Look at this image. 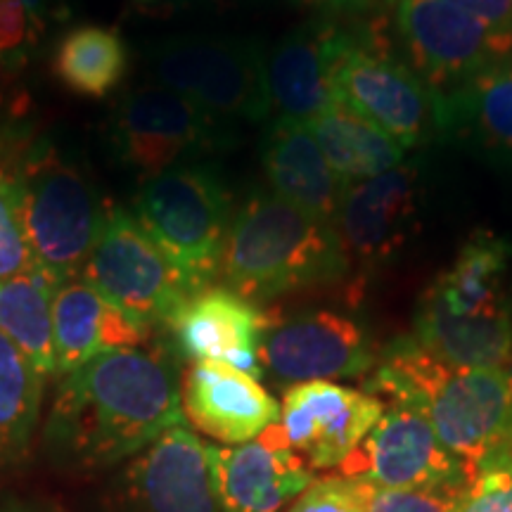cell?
Returning <instances> with one entry per match:
<instances>
[{
	"label": "cell",
	"instance_id": "6da1fadb",
	"mask_svg": "<svg viewBox=\"0 0 512 512\" xmlns=\"http://www.w3.org/2000/svg\"><path fill=\"white\" fill-rule=\"evenodd\" d=\"M176 425L185 420L171 356L117 349L60 377L46 439L60 458L95 470L136 458Z\"/></svg>",
	"mask_w": 512,
	"mask_h": 512
},
{
	"label": "cell",
	"instance_id": "7a4b0ae2",
	"mask_svg": "<svg viewBox=\"0 0 512 512\" xmlns=\"http://www.w3.org/2000/svg\"><path fill=\"white\" fill-rule=\"evenodd\" d=\"M368 392L430 420L448 451L470 472L512 434V394L503 368H458L411 337L384 351Z\"/></svg>",
	"mask_w": 512,
	"mask_h": 512
},
{
	"label": "cell",
	"instance_id": "3957f363",
	"mask_svg": "<svg viewBox=\"0 0 512 512\" xmlns=\"http://www.w3.org/2000/svg\"><path fill=\"white\" fill-rule=\"evenodd\" d=\"M226 287L249 302L339 283L349 275L335 223L256 192L235 211L219 261Z\"/></svg>",
	"mask_w": 512,
	"mask_h": 512
},
{
	"label": "cell",
	"instance_id": "277c9868",
	"mask_svg": "<svg viewBox=\"0 0 512 512\" xmlns=\"http://www.w3.org/2000/svg\"><path fill=\"white\" fill-rule=\"evenodd\" d=\"M19 188V214L36 264L64 280L74 278L105 223L91 178L50 143L31 145L12 164Z\"/></svg>",
	"mask_w": 512,
	"mask_h": 512
},
{
	"label": "cell",
	"instance_id": "5b68a950",
	"mask_svg": "<svg viewBox=\"0 0 512 512\" xmlns=\"http://www.w3.org/2000/svg\"><path fill=\"white\" fill-rule=\"evenodd\" d=\"M230 207L221 176L204 164H181L147 178L133 202L140 226L195 290L219 275Z\"/></svg>",
	"mask_w": 512,
	"mask_h": 512
},
{
	"label": "cell",
	"instance_id": "8992f818",
	"mask_svg": "<svg viewBox=\"0 0 512 512\" xmlns=\"http://www.w3.org/2000/svg\"><path fill=\"white\" fill-rule=\"evenodd\" d=\"M155 83L219 119L264 121L271 114L268 50L256 38L178 34L145 50Z\"/></svg>",
	"mask_w": 512,
	"mask_h": 512
},
{
	"label": "cell",
	"instance_id": "52a82bcc",
	"mask_svg": "<svg viewBox=\"0 0 512 512\" xmlns=\"http://www.w3.org/2000/svg\"><path fill=\"white\" fill-rule=\"evenodd\" d=\"M81 278L150 330H166L185 299L197 292L124 207L107 209Z\"/></svg>",
	"mask_w": 512,
	"mask_h": 512
},
{
	"label": "cell",
	"instance_id": "ba28073f",
	"mask_svg": "<svg viewBox=\"0 0 512 512\" xmlns=\"http://www.w3.org/2000/svg\"><path fill=\"white\" fill-rule=\"evenodd\" d=\"M117 157L147 178L192 164L228 145L221 119L169 88L150 83L121 98L112 124Z\"/></svg>",
	"mask_w": 512,
	"mask_h": 512
},
{
	"label": "cell",
	"instance_id": "9c48e42d",
	"mask_svg": "<svg viewBox=\"0 0 512 512\" xmlns=\"http://www.w3.org/2000/svg\"><path fill=\"white\" fill-rule=\"evenodd\" d=\"M335 95L349 110L392 136L403 150L441 131V95L389 50L356 34H351L337 64Z\"/></svg>",
	"mask_w": 512,
	"mask_h": 512
},
{
	"label": "cell",
	"instance_id": "30bf717a",
	"mask_svg": "<svg viewBox=\"0 0 512 512\" xmlns=\"http://www.w3.org/2000/svg\"><path fill=\"white\" fill-rule=\"evenodd\" d=\"M396 31L420 79L439 95L512 60V36L496 34L448 0H399Z\"/></svg>",
	"mask_w": 512,
	"mask_h": 512
},
{
	"label": "cell",
	"instance_id": "8fae6325",
	"mask_svg": "<svg viewBox=\"0 0 512 512\" xmlns=\"http://www.w3.org/2000/svg\"><path fill=\"white\" fill-rule=\"evenodd\" d=\"M256 356L261 373L285 384L363 377L380 363L368 332L335 311L271 316Z\"/></svg>",
	"mask_w": 512,
	"mask_h": 512
},
{
	"label": "cell",
	"instance_id": "7c38bea8",
	"mask_svg": "<svg viewBox=\"0 0 512 512\" xmlns=\"http://www.w3.org/2000/svg\"><path fill=\"white\" fill-rule=\"evenodd\" d=\"M339 470L342 477L366 479L380 489H437L472 479L425 415L392 401L384 403L382 418Z\"/></svg>",
	"mask_w": 512,
	"mask_h": 512
},
{
	"label": "cell",
	"instance_id": "4fadbf2b",
	"mask_svg": "<svg viewBox=\"0 0 512 512\" xmlns=\"http://www.w3.org/2000/svg\"><path fill=\"white\" fill-rule=\"evenodd\" d=\"M107 512H221L209 444L185 425L166 430L124 467Z\"/></svg>",
	"mask_w": 512,
	"mask_h": 512
},
{
	"label": "cell",
	"instance_id": "5bb4252c",
	"mask_svg": "<svg viewBox=\"0 0 512 512\" xmlns=\"http://www.w3.org/2000/svg\"><path fill=\"white\" fill-rule=\"evenodd\" d=\"M382 411L384 401L375 394L311 380L285 389L280 427L287 446L311 470H335L361 446Z\"/></svg>",
	"mask_w": 512,
	"mask_h": 512
},
{
	"label": "cell",
	"instance_id": "9a60e30c",
	"mask_svg": "<svg viewBox=\"0 0 512 512\" xmlns=\"http://www.w3.org/2000/svg\"><path fill=\"white\" fill-rule=\"evenodd\" d=\"M418 216V166L401 164L387 174L351 185L335 221L349 273H370L394 261L418 233Z\"/></svg>",
	"mask_w": 512,
	"mask_h": 512
},
{
	"label": "cell",
	"instance_id": "2e32d148",
	"mask_svg": "<svg viewBox=\"0 0 512 512\" xmlns=\"http://www.w3.org/2000/svg\"><path fill=\"white\" fill-rule=\"evenodd\" d=\"M209 465L221 512H280L316 479L304 458L287 446L280 422L249 444H209Z\"/></svg>",
	"mask_w": 512,
	"mask_h": 512
},
{
	"label": "cell",
	"instance_id": "e0dca14e",
	"mask_svg": "<svg viewBox=\"0 0 512 512\" xmlns=\"http://www.w3.org/2000/svg\"><path fill=\"white\" fill-rule=\"evenodd\" d=\"M271 313L226 285L192 292L166 330L188 361H221L259 380V344Z\"/></svg>",
	"mask_w": 512,
	"mask_h": 512
},
{
	"label": "cell",
	"instance_id": "ac0fdd59",
	"mask_svg": "<svg viewBox=\"0 0 512 512\" xmlns=\"http://www.w3.org/2000/svg\"><path fill=\"white\" fill-rule=\"evenodd\" d=\"M351 41V31L328 17L299 24L268 50L266 79L271 112L294 121H311L328 110L335 95L337 64Z\"/></svg>",
	"mask_w": 512,
	"mask_h": 512
},
{
	"label": "cell",
	"instance_id": "d6986e66",
	"mask_svg": "<svg viewBox=\"0 0 512 512\" xmlns=\"http://www.w3.org/2000/svg\"><path fill=\"white\" fill-rule=\"evenodd\" d=\"M183 420L223 446L249 444L280 422V406L259 380L221 361H195L181 375Z\"/></svg>",
	"mask_w": 512,
	"mask_h": 512
},
{
	"label": "cell",
	"instance_id": "ffe728a7",
	"mask_svg": "<svg viewBox=\"0 0 512 512\" xmlns=\"http://www.w3.org/2000/svg\"><path fill=\"white\" fill-rule=\"evenodd\" d=\"M150 332L86 280H64L53 299L55 375L72 373L107 351L143 347Z\"/></svg>",
	"mask_w": 512,
	"mask_h": 512
},
{
	"label": "cell",
	"instance_id": "44dd1931",
	"mask_svg": "<svg viewBox=\"0 0 512 512\" xmlns=\"http://www.w3.org/2000/svg\"><path fill=\"white\" fill-rule=\"evenodd\" d=\"M261 164L273 195L320 221H337L349 188L332 171L304 121L275 119L261 147Z\"/></svg>",
	"mask_w": 512,
	"mask_h": 512
},
{
	"label": "cell",
	"instance_id": "7402d4cb",
	"mask_svg": "<svg viewBox=\"0 0 512 512\" xmlns=\"http://www.w3.org/2000/svg\"><path fill=\"white\" fill-rule=\"evenodd\" d=\"M510 259L512 245L508 240L477 230L425 294L456 316H496L512 311L510 297L505 294Z\"/></svg>",
	"mask_w": 512,
	"mask_h": 512
},
{
	"label": "cell",
	"instance_id": "603a6c76",
	"mask_svg": "<svg viewBox=\"0 0 512 512\" xmlns=\"http://www.w3.org/2000/svg\"><path fill=\"white\" fill-rule=\"evenodd\" d=\"M413 339L448 366L503 368L512 349V311L456 316L422 294Z\"/></svg>",
	"mask_w": 512,
	"mask_h": 512
},
{
	"label": "cell",
	"instance_id": "cb8c5ba5",
	"mask_svg": "<svg viewBox=\"0 0 512 512\" xmlns=\"http://www.w3.org/2000/svg\"><path fill=\"white\" fill-rule=\"evenodd\" d=\"M332 171L351 185L370 181L403 164L406 150L361 114L335 100L328 110L306 121Z\"/></svg>",
	"mask_w": 512,
	"mask_h": 512
},
{
	"label": "cell",
	"instance_id": "d4e9b609",
	"mask_svg": "<svg viewBox=\"0 0 512 512\" xmlns=\"http://www.w3.org/2000/svg\"><path fill=\"white\" fill-rule=\"evenodd\" d=\"M441 131L465 133L489 155L512 162V60L441 95Z\"/></svg>",
	"mask_w": 512,
	"mask_h": 512
},
{
	"label": "cell",
	"instance_id": "484cf974",
	"mask_svg": "<svg viewBox=\"0 0 512 512\" xmlns=\"http://www.w3.org/2000/svg\"><path fill=\"white\" fill-rule=\"evenodd\" d=\"M60 280L36 266L0 280V332L15 342L43 375H55L53 299Z\"/></svg>",
	"mask_w": 512,
	"mask_h": 512
},
{
	"label": "cell",
	"instance_id": "4316f807",
	"mask_svg": "<svg viewBox=\"0 0 512 512\" xmlns=\"http://www.w3.org/2000/svg\"><path fill=\"white\" fill-rule=\"evenodd\" d=\"M128 48L117 29L81 24L55 46L53 74L67 91L81 98H105L124 81Z\"/></svg>",
	"mask_w": 512,
	"mask_h": 512
},
{
	"label": "cell",
	"instance_id": "83f0119b",
	"mask_svg": "<svg viewBox=\"0 0 512 512\" xmlns=\"http://www.w3.org/2000/svg\"><path fill=\"white\" fill-rule=\"evenodd\" d=\"M48 377L0 332V460L27 451L41 418Z\"/></svg>",
	"mask_w": 512,
	"mask_h": 512
},
{
	"label": "cell",
	"instance_id": "f1b7e54d",
	"mask_svg": "<svg viewBox=\"0 0 512 512\" xmlns=\"http://www.w3.org/2000/svg\"><path fill=\"white\" fill-rule=\"evenodd\" d=\"M19 214V188L12 164L0 155V280L36 268Z\"/></svg>",
	"mask_w": 512,
	"mask_h": 512
},
{
	"label": "cell",
	"instance_id": "f546056e",
	"mask_svg": "<svg viewBox=\"0 0 512 512\" xmlns=\"http://www.w3.org/2000/svg\"><path fill=\"white\" fill-rule=\"evenodd\" d=\"M463 512H512V434L475 467Z\"/></svg>",
	"mask_w": 512,
	"mask_h": 512
},
{
	"label": "cell",
	"instance_id": "4dcf8cb0",
	"mask_svg": "<svg viewBox=\"0 0 512 512\" xmlns=\"http://www.w3.org/2000/svg\"><path fill=\"white\" fill-rule=\"evenodd\" d=\"M470 482L437 489H380L373 486L368 512H463Z\"/></svg>",
	"mask_w": 512,
	"mask_h": 512
},
{
	"label": "cell",
	"instance_id": "1f68e13d",
	"mask_svg": "<svg viewBox=\"0 0 512 512\" xmlns=\"http://www.w3.org/2000/svg\"><path fill=\"white\" fill-rule=\"evenodd\" d=\"M373 484L358 477L330 475L313 479L287 512H368Z\"/></svg>",
	"mask_w": 512,
	"mask_h": 512
},
{
	"label": "cell",
	"instance_id": "d6a6232c",
	"mask_svg": "<svg viewBox=\"0 0 512 512\" xmlns=\"http://www.w3.org/2000/svg\"><path fill=\"white\" fill-rule=\"evenodd\" d=\"M31 12L24 0H0V60L17 64L31 36Z\"/></svg>",
	"mask_w": 512,
	"mask_h": 512
},
{
	"label": "cell",
	"instance_id": "836d02e7",
	"mask_svg": "<svg viewBox=\"0 0 512 512\" xmlns=\"http://www.w3.org/2000/svg\"><path fill=\"white\" fill-rule=\"evenodd\" d=\"M496 34L512 36V0H448Z\"/></svg>",
	"mask_w": 512,
	"mask_h": 512
},
{
	"label": "cell",
	"instance_id": "e575fe53",
	"mask_svg": "<svg viewBox=\"0 0 512 512\" xmlns=\"http://www.w3.org/2000/svg\"><path fill=\"white\" fill-rule=\"evenodd\" d=\"M292 3L309 5V8L320 10H363L370 8L375 0H292Z\"/></svg>",
	"mask_w": 512,
	"mask_h": 512
},
{
	"label": "cell",
	"instance_id": "d590c367",
	"mask_svg": "<svg viewBox=\"0 0 512 512\" xmlns=\"http://www.w3.org/2000/svg\"><path fill=\"white\" fill-rule=\"evenodd\" d=\"M24 5L29 8L34 22L36 19H41L43 15H48V10H50V0H24Z\"/></svg>",
	"mask_w": 512,
	"mask_h": 512
},
{
	"label": "cell",
	"instance_id": "8d00e7d4",
	"mask_svg": "<svg viewBox=\"0 0 512 512\" xmlns=\"http://www.w3.org/2000/svg\"><path fill=\"white\" fill-rule=\"evenodd\" d=\"M12 69H17V64H10V62L0 60V102H3L5 91H8V81H10Z\"/></svg>",
	"mask_w": 512,
	"mask_h": 512
},
{
	"label": "cell",
	"instance_id": "74e56055",
	"mask_svg": "<svg viewBox=\"0 0 512 512\" xmlns=\"http://www.w3.org/2000/svg\"><path fill=\"white\" fill-rule=\"evenodd\" d=\"M503 373H505V380H508V387H510V394H512V349H510L508 361H505V366H503Z\"/></svg>",
	"mask_w": 512,
	"mask_h": 512
},
{
	"label": "cell",
	"instance_id": "f35d334b",
	"mask_svg": "<svg viewBox=\"0 0 512 512\" xmlns=\"http://www.w3.org/2000/svg\"><path fill=\"white\" fill-rule=\"evenodd\" d=\"M10 512H27V510H10Z\"/></svg>",
	"mask_w": 512,
	"mask_h": 512
},
{
	"label": "cell",
	"instance_id": "ab89813d",
	"mask_svg": "<svg viewBox=\"0 0 512 512\" xmlns=\"http://www.w3.org/2000/svg\"><path fill=\"white\" fill-rule=\"evenodd\" d=\"M510 302H512V299H510Z\"/></svg>",
	"mask_w": 512,
	"mask_h": 512
}]
</instances>
